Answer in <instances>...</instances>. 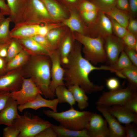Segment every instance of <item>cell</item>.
<instances>
[{
	"label": "cell",
	"mask_w": 137,
	"mask_h": 137,
	"mask_svg": "<svg viewBox=\"0 0 137 137\" xmlns=\"http://www.w3.org/2000/svg\"><path fill=\"white\" fill-rule=\"evenodd\" d=\"M62 66L65 70L64 81L66 85L77 84L88 94L101 91L104 88L103 85H95L90 81L89 76L92 72L104 70L117 73L109 66L96 67L93 64L82 56L79 44L74 47L69 56L68 62Z\"/></svg>",
	"instance_id": "cell-1"
},
{
	"label": "cell",
	"mask_w": 137,
	"mask_h": 137,
	"mask_svg": "<svg viewBox=\"0 0 137 137\" xmlns=\"http://www.w3.org/2000/svg\"><path fill=\"white\" fill-rule=\"evenodd\" d=\"M52 62L49 56H31L23 67L24 77L31 79L47 98L53 99L56 96L50 91Z\"/></svg>",
	"instance_id": "cell-2"
},
{
	"label": "cell",
	"mask_w": 137,
	"mask_h": 137,
	"mask_svg": "<svg viewBox=\"0 0 137 137\" xmlns=\"http://www.w3.org/2000/svg\"><path fill=\"white\" fill-rule=\"evenodd\" d=\"M44 114L58 122L60 125L66 128L79 130L87 129L93 113L88 111H79L73 107L61 112L48 110H44Z\"/></svg>",
	"instance_id": "cell-3"
},
{
	"label": "cell",
	"mask_w": 137,
	"mask_h": 137,
	"mask_svg": "<svg viewBox=\"0 0 137 137\" xmlns=\"http://www.w3.org/2000/svg\"><path fill=\"white\" fill-rule=\"evenodd\" d=\"M75 38L84 46V57L95 65L104 62L106 58L104 48V39L101 37H91L78 33Z\"/></svg>",
	"instance_id": "cell-4"
},
{
	"label": "cell",
	"mask_w": 137,
	"mask_h": 137,
	"mask_svg": "<svg viewBox=\"0 0 137 137\" xmlns=\"http://www.w3.org/2000/svg\"><path fill=\"white\" fill-rule=\"evenodd\" d=\"M52 124L38 115L30 117L25 113L20 115L15 119L12 125L20 131L18 137H35L39 133Z\"/></svg>",
	"instance_id": "cell-5"
},
{
	"label": "cell",
	"mask_w": 137,
	"mask_h": 137,
	"mask_svg": "<svg viewBox=\"0 0 137 137\" xmlns=\"http://www.w3.org/2000/svg\"><path fill=\"white\" fill-rule=\"evenodd\" d=\"M137 96V90L129 85L123 89L104 92L96 104L107 107L114 105H124L127 101Z\"/></svg>",
	"instance_id": "cell-6"
},
{
	"label": "cell",
	"mask_w": 137,
	"mask_h": 137,
	"mask_svg": "<svg viewBox=\"0 0 137 137\" xmlns=\"http://www.w3.org/2000/svg\"><path fill=\"white\" fill-rule=\"evenodd\" d=\"M52 18L41 0H27L23 22L40 24H47Z\"/></svg>",
	"instance_id": "cell-7"
},
{
	"label": "cell",
	"mask_w": 137,
	"mask_h": 137,
	"mask_svg": "<svg viewBox=\"0 0 137 137\" xmlns=\"http://www.w3.org/2000/svg\"><path fill=\"white\" fill-rule=\"evenodd\" d=\"M39 94L42 95L33 80L24 77L20 88L11 92V96L16 101L18 105H22L33 100Z\"/></svg>",
	"instance_id": "cell-8"
},
{
	"label": "cell",
	"mask_w": 137,
	"mask_h": 137,
	"mask_svg": "<svg viewBox=\"0 0 137 137\" xmlns=\"http://www.w3.org/2000/svg\"><path fill=\"white\" fill-rule=\"evenodd\" d=\"M52 62L51 80L49 89L55 94L56 88L60 85H66L64 81L65 70L61 65L60 56L58 49L52 52L49 54Z\"/></svg>",
	"instance_id": "cell-9"
},
{
	"label": "cell",
	"mask_w": 137,
	"mask_h": 137,
	"mask_svg": "<svg viewBox=\"0 0 137 137\" xmlns=\"http://www.w3.org/2000/svg\"><path fill=\"white\" fill-rule=\"evenodd\" d=\"M24 77L23 67L13 70L0 76V91L12 92L21 87Z\"/></svg>",
	"instance_id": "cell-10"
},
{
	"label": "cell",
	"mask_w": 137,
	"mask_h": 137,
	"mask_svg": "<svg viewBox=\"0 0 137 137\" xmlns=\"http://www.w3.org/2000/svg\"><path fill=\"white\" fill-rule=\"evenodd\" d=\"M104 39L106 60L111 66L116 62L126 46L121 39L113 34L108 36Z\"/></svg>",
	"instance_id": "cell-11"
},
{
	"label": "cell",
	"mask_w": 137,
	"mask_h": 137,
	"mask_svg": "<svg viewBox=\"0 0 137 137\" xmlns=\"http://www.w3.org/2000/svg\"><path fill=\"white\" fill-rule=\"evenodd\" d=\"M87 129L89 137H109L107 121L101 115L96 112L93 113Z\"/></svg>",
	"instance_id": "cell-12"
},
{
	"label": "cell",
	"mask_w": 137,
	"mask_h": 137,
	"mask_svg": "<svg viewBox=\"0 0 137 137\" xmlns=\"http://www.w3.org/2000/svg\"><path fill=\"white\" fill-rule=\"evenodd\" d=\"M96 108L107 121L109 129V137H125L124 126L109 112L107 107L97 105Z\"/></svg>",
	"instance_id": "cell-13"
},
{
	"label": "cell",
	"mask_w": 137,
	"mask_h": 137,
	"mask_svg": "<svg viewBox=\"0 0 137 137\" xmlns=\"http://www.w3.org/2000/svg\"><path fill=\"white\" fill-rule=\"evenodd\" d=\"M93 24L94 28L93 37H99L104 39L108 36L113 34L110 19L102 11L99 10L97 18Z\"/></svg>",
	"instance_id": "cell-14"
},
{
	"label": "cell",
	"mask_w": 137,
	"mask_h": 137,
	"mask_svg": "<svg viewBox=\"0 0 137 137\" xmlns=\"http://www.w3.org/2000/svg\"><path fill=\"white\" fill-rule=\"evenodd\" d=\"M18 106L16 101L11 96L0 111V125H12L14 120L20 115L18 111Z\"/></svg>",
	"instance_id": "cell-15"
},
{
	"label": "cell",
	"mask_w": 137,
	"mask_h": 137,
	"mask_svg": "<svg viewBox=\"0 0 137 137\" xmlns=\"http://www.w3.org/2000/svg\"><path fill=\"white\" fill-rule=\"evenodd\" d=\"M40 24L23 22L15 25L10 30L11 37L19 39L31 38L38 35Z\"/></svg>",
	"instance_id": "cell-16"
},
{
	"label": "cell",
	"mask_w": 137,
	"mask_h": 137,
	"mask_svg": "<svg viewBox=\"0 0 137 137\" xmlns=\"http://www.w3.org/2000/svg\"><path fill=\"white\" fill-rule=\"evenodd\" d=\"M38 94L34 100L22 105H18V110L22 112L24 110L27 109L36 110L43 107L48 108L54 112H57V106L59 102L58 99L54 98L48 100Z\"/></svg>",
	"instance_id": "cell-17"
},
{
	"label": "cell",
	"mask_w": 137,
	"mask_h": 137,
	"mask_svg": "<svg viewBox=\"0 0 137 137\" xmlns=\"http://www.w3.org/2000/svg\"><path fill=\"white\" fill-rule=\"evenodd\" d=\"M107 107L109 112L121 124H137V114L131 112L123 106L114 105Z\"/></svg>",
	"instance_id": "cell-18"
},
{
	"label": "cell",
	"mask_w": 137,
	"mask_h": 137,
	"mask_svg": "<svg viewBox=\"0 0 137 137\" xmlns=\"http://www.w3.org/2000/svg\"><path fill=\"white\" fill-rule=\"evenodd\" d=\"M10 11L9 17L14 25L23 22L27 0H6Z\"/></svg>",
	"instance_id": "cell-19"
},
{
	"label": "cell",
	"mask_w": 137,
	"mask_h": 137,
	"mask_svg": "<svg viewBox=\"0 0 137 137\" xmlns=\"http://www.w3.org/2000/svg\"><path fill=\"white\" fill-rule=\"evenodd\" d=\"M23 49L31 56H49V53L44 47L31 38L18 39Z\"/></svg>",
	"instance_id": "cell-20"
},
{
	"label": "cell",
	"mask_w": 137,
	"mask_h": 137,
	"mask_svg": "<svg viewBox=\"0 0 137 137\" xmlns=\"http://www.w3.org/2000/svg\"><path fill=\"white\" fill-rule=\"evenodd\" d=\"M73 43V40L69 35L64 37L59 42L58 49L62 66L68 62L69 56L74 47Z\"/></svg>",
	"instance_id": "cell-21"
},
{
	"label": "cell",
	"mask_w": 137,
	"mask_h": 137,
	"mask_svg": "<svg viewBox=\"0 0 137 137\" xmlns=\"http://www.w3.org/2000/svg\"><path fill=\"white\" fill-rule=\"evenodd\" d=\"M72 93L74 99L77 103L78 108L82 110L89 106L88 98L85 91L77 84L67 86Z\"/></svg>",
	"instance_id": "cell-22"
},
{
	"label": "cell",
	"mask_w": 137,
	"mask_h": 137,
	"mask_svg": "<svg viewBox=\"0 0 137 137\" xmlns=\"http://www.w3.org/2000/svg\"><path fill=\"white\" fill-rule=\"evenodd\" d=\"M30 56L29 53L23 49L7 63L5 73L13 70L23 67L28 62Z\"/></svg>",
	"instance_id": "cell-23"
},
{
	"label": "cell",
	"mask_w": 137,
	"mask_h": 137,
	"mask_svg": "<svg viewBox=\"0 0 137 137\" xmlns=\"http://www.w3.org/2000/svg\"><path fill=\"white\" fill-rule=\"evenodd\" d=\"M102 11L127 28L130 18L128 13L118 9L115 7Z\"/></svg>",
	"instance_id": "cell-24"
},
{
	"label": "cell",
	"mask_w": 137,
	"mask_h": 137,
	"mask_svg": "<svg viewBox=\"0 0 137 137\" xmlns=\"http://www.w3.org/2000/svg\"><path fill=\"white\" fill-rule=\"evenodd\" d=\"M52 127L57 135L60 137H89L87 129L79 130L70 129L60 125L53 124Z\"/></svg>",
	"instance_id": "cell-25"
},
{
	"label": "cell",
	"mask_w": 137,
	"mask_h": 137,
	"mask_svg": "<svg viewBox=\"0 0 137 137\" xmlns=\"http://www.w3.org/2000/svg\"><path fill=\"white\" fill-rule=\"evenodd\" d=\"M44 4L51 18L62 19L65 15L62 6L56 0H41Z\"/></svg>",
	"instance_id": "cell-26"
},
{
	"label": "cell",
	"mask_w": 137,
	"mask_h": 137,
	"mask_svg": "<svg viewBox=\"0 0 137 137\" xmlns=\"http://www.w3.org/2000/svg\"><path fill=\"white\" fill-rule=\"evenodd\" d=\"M55 94L58 99L59 103H67L71 107L76 103L73 94L71 91L66 88L65 85H60L56 89Z\"/></svg>",
	"instance_id": "cell-27"
},
{
	"label": "cell",
	"mask_w": 137,
	"mask_h": 137,
	"mask_svg": "<svg viewBox=\"0 0 137 137\" xmlns=\"http://www.w3.org/2000/svg\"><path fill=\"white\" fill-rule=\"evenodd\" d=\"M64 23L72 31L85 35L83 25L76 14H71L68 18L65 20Z\"/></svg>",
	"instance_id": "cell-28"
},
{
	"label": "cell",
	"mask_w": 137,
	"mask_h": 137,
	"mask_svg": "<svg viewBox=\"0 0 137 137\" xmlns=\"http://www.w3.org/2000/svg\"><path fill=\"white\" fill-rule=\"evenodd\" d=\"M119 72L127 80L129 85L137 90V66L133 65Z\"/></svg>",
	"instance_id": "cell-29"
},
{
	"label": "cell",
	"mask_w": 137,
	"mask_h": 137,
	"mask_svg": "<svg viewBox=\"0 0 137 137\" xmlns=\"http://www.w3.org/2000/svg\"><path fill=\"white\" fill-rule=\"evenodd\" d=\"M11 21L8 17L5 18L0 26V43H9L12 38L11 36L9 26Z\"/></svg>",
	"instance_id": "cell-30"
},
{
	"label": "cell",
	"mask_w": 137,
	"mask_h": 137,
	"mask_svg": "<svg viewBox=\"0 0 137 137\" xmlns=\"http://www.w3.org/2000/svg\"><path fill=\"white\" fill-rule=\"evenodd\" d=\"M23 49L22 47L18 40L12 38L9 44L7 56L5 58L7 63Z\"/></svg>",
	"instance_id": "cell-31"
},
{
	"label": "cell",
	"mask_w": 137,
	"mask_h": 137,
	"mask_svg": "<svg viewBox=\"0 0 137 137\" xmlns=\"http://www.w3.org/2000/svg\"><path fill=\"white\" fill-rule=\"evenodd\" d=\"M133 65L124 50L121 53L115 63L111 67L118 72Z\"/></svg>",
	"instance_id": "cell-32"
},
{
	"label": "cell",
	"mask_w": 137,
	"mask_h": 137,
	"mask_svg": "<svg viewBox=\"0 0 137 137\" xmlns=\"http://www.w3.org/2000/svg\"><path fill=\"white\" fill-rule=\"evenodd\" d=\"M55 49H57L61 37V32L58 30H50L46 36Z\"/></svg>",
	"instance_id": "cell-33"
},
{
	"label": "cell",
	"mask_w": 137,
	"mask_h": 137,
	"mask_svg": "<svg viewBox=\"0 0 137 137\" xmlns=\"http://www.w3.org/2000/svg\"><path fill=\"white\" fill-rule=\"evenodd\" d=\"M121 39L126 46L137 52V36L128 31Z\"/></svg>",
	"instance_id": "cell-34"
},
{
	"label": "cell",
	"mask_w": 137,
	"mask_h": 137,
	"mask_svg": "<svg viewBox=\"0 0 137 137\" xmlns=\"http://www.w3.org/2000/svg\"><path fill=\"white\" fill-rule=\"evenodd\" d=\"M108 17L111 22L113 32L115 36L122 39L128 32L127 28L122 26L113 19Z\"/></svg>",
	"instance_id": "cell-35"
},
{
	"label": "cell",
	"mask_w": 137,
	"mask_h": 137,
	"mask_svg": "<svg viewBox=\"0 0 137 137\" xmlns=\"http://www.w3.org/2000/svg\"><path fill=\"white\" fill-rule=\"evenodd\" d=\"M99 8L103 11L115 7L116 0H90Z\"/></svg>",
	"instance_id": "cell-36"
},
{
	"label": "cell",
	"mask_w": 137,
	"mask_h": 137,
	"mask_svg": "<svg viewBox=\"0 0 137 137\" xmlns=\"http://www.w3.org/2000/svg\"><path fill=\"white\" fill-rule=\"evenodd\" d=\"M46 49L49 54L55 49L46 36L37 35L31 37Z\"/></svg>",
	"instance_id": "cell-37"
},
{
	"label": "cell",
	"mask_w": 137,
	"mask_h": 137,
	"mask_svg": "<svg viewBox=\"0 0 137 137\" xmlns=\"http://www.w3.org/2000/svg\"><path fill=\"white\" fill-rule=\"evenodd\" d=\"M78 6L81 11L100 10L96 5L90 0H82Z\"/></svg>",
	"instance_id": "cell-38"
},
{
	"label": "cell",
	"mask_w": 137,
	"mask_h": 137,
	"mask_svg": "<svg viewBox=\"0 0 137 137\" xmlns=\"http://www.w3.org/2000/svg\"><path fill=\"white\" fill-rule=\"evenodd\" d=\"M18 129L14 126H7L3 130V137H18L20 133Z\"/></svg>",
	"instance_id": "cell-39"
},
{
	"label": "cell",
	"mask_w": 137,
	"mask_h": 137,
	"mask_svg": "<svg viewBox=\"0 0 137 137\" xmlns=\"http://www.w3.org/2000/svg\"><path fill=\"white\" fill-rule=\"evenodd\" d=\"M136 124L131 123L125 125L124 126L125 137H137V127Z\"/></svg>",
	"instance_id": "cell-40"
},
{
	"label": "cell",
	"mask_w": 137,
	"mask_h": 137,
	"mask_svg": "<svg viewBox=\"0 0 137 137\" xmlns=\"http://www.w3.org/2000/svg\"><path fill=\"white\" fill-rule=\"evenodd\" d=\"M99 11H81L82 16L86 22L93 23L96 20Z\"/></svg>",
	"instance_id": "cell-41"
},
{
	"label": "cell",
	"mask_w": 137,
	"mask_h": 137,
	"mask_svg": "<svg viewBox=\"0 0 137 137\" xmlns=\"http://www.w3.org/2000/svg\"><path fill=\"white\" fill-rule=\"evenodd\" d=\"M106 85L110 91L114 90L120 88V83L117 78L112 77L106 80Z\"/></svg>",
	"instance_id": "cell-42"
},
{
	"label": "cell",
	"mask_w": 137,
	"mask_h": 137,
	"mask_svg": "<svg viewBox=\"0 0 137 137\" xmlns=\"http://www.w3.org/2000/svg\"><path fill=\"white\" fill-rule=\"evenodd\" d=\"M123 106L131 112L137 114V96L129 99Z\"/></svg>",
	"instance_id": "cell-43"
},
{
	"label": "cell",
	"mask_w": 137,
	"mask_h": 137,
	"mask_svg": "<svg viewBox=\"0 0 137 137\" xmlns=\"http://www.w3.org/2000/svg\"><path fill=\"white\" fill-rule=\"evenodd\" d=\"M124 51L132 64L137 66V52L126 46Z\"/></svg>",
	"instance_id": "cell-44"
},
{
	"label": "cell",
	"mask_w": 137,
	"mask_h": 137,
	"mask_svg": "<svg viewBox=\"0 0 137 137\" xmlns=\"http://www.w3.org/2000/svg\"><path fill=\"white\" fill-rule=\"evenodd\" d=\"M51 126L44 129L38 134L35 137H57V133Z\"/></svg>",
	"instance_id": "cell-45"
},
{
	"label": "cell",
	"mask_w": 137,
	"mask_h": 137,
	"mask_svg": "<svg viewBox=\"0 0 137 137\" xmlns=\"http://www.w3.org/2000/svg\"><path fill=\"white\" fill-rule=\"evenodd\" d=\"M115 7L118 9L127 13H130L128 0H116Z\"/></svg>",
	"instance_id": "cell-46"
},
{
	"label": "cell",
	"mask_w": 137,
	"mask_h": 137,
	"mask_svg": "<svg viewBox=\"0 0 137 137\" xmlns=\"http://www.w3.org/2000/svg\"><path fill=\"white\" fill-rule=\"evenodd\" d=\"M128 32L135 36H137V21L136 19L130 18L127 27Z\"/></svg>",
	"instance_id": "cell-47"
},
{
	"label": "cell",
	"mask_w": 137,
	"mask_h": 137,
	"mask_svg": "<svg viewBox=\"0 0 137 137\" xmlns=\"http://www.w3.org/2000/svg\"><path fill=\"white\" fill-rule=\"evenodd\" d=\"M11 96V92L0 91V111L4 107Z\"/></svg>",
	"instance_id": "cell-48"
},
{
	"label": "cell",
	"mask_w": 137,
	"mask_h": 137,
	"mask_svg": "<svg viewBox=\"0 0 137 137\" xmlns=\"http://www.w3.org/2000/svg\"><path fill=\"white\" fill-rule=\"evenodd\" d=\"M6 0H0V12L5 15H9L10 11Z\"/></svg>",
	"instance_id": "cell-49"
},
{
	"label": "cell",
	"mask_w": 137,
	"mask_h": 137,
	"mask_svg": "<svg viewBox=\"0 0 137 137\" xmlns=\"http://www.w3.org/2000/svg\"><path fill=\"white\" fill-rule=\"evenodd\" d=\"M49 25L48 24H45L44 25L40 24L38 30V35L46 36L50 30Z\"/></svg>",
	"instance_id": "cell-50"
},
{
	"label": "cell",
	"mask_w": 137,
	"mask_h": 137,
	"mask_svg": "<svg viewBox=\"0 0 137 137\" xmlns=\"http://www.w3.org/2000/svg\"><path fill=\"white\" fill-rule=\"evenodd\" d=\"M10 43H0V57L4 58H6Z\"/></svg>",
	"instance_id": "cell-51"
},
{
	"label": "cell",
	"mask_w": 137,
	"mask_h": 137,
	"mask_svg": "<svg viewBox=\"0 0 137 137\" xmlns=\"http://www.w3.org/2000/svg\"><path fill=\"white\" fill-rule=\"evenodd\" d=\"M129 6L130 13L135 14L137 12V0H128Z\"/></svg>",
	"instance_id": "cell-52"
},
{
	"label": "cell",
	"mask_w": 137,
	"mask_h": 137,
	"mask_svg": "<svg viewBox=\"0 0 137 137\" xmlns=\"http://www.w3.org/2000/svg\"><path fill=\"white\" fill-rule=\"evenodd\" d=\"M7 63L5 58L0 57V76L5 73Z\"/></svg>",
	"instance_id": "cell-53"
},
{
	"label": "cell",
	"mask_w": 137,
	"mask_h": 137,
	"mask_svg": "<svg viewBox=\"0 0 137 137\" xmlns=\"http://www.w3.org/2000/svg\"><path fill=\"white\" fill-rule=\"evenodd\" d=\"M62 2L69 5H78L82 0H59Z\"/></svg>",
	"instance_id": "cell-54"
},
{
	"label": "cell",
	"mask_w": 137,
	"mask_h": 137,
	"mask_svg": "<svg viewBox=\"0 0 137 137\" xmlns=\"http://www.w3.org/2000/svg\"><path fill=\"white\" fill-rule=\"evenodd\" d=\"M5 19L4 15L0 12V26Z\"/></svg>",
	"instance_id": "cell-55"
}]
</instances>
